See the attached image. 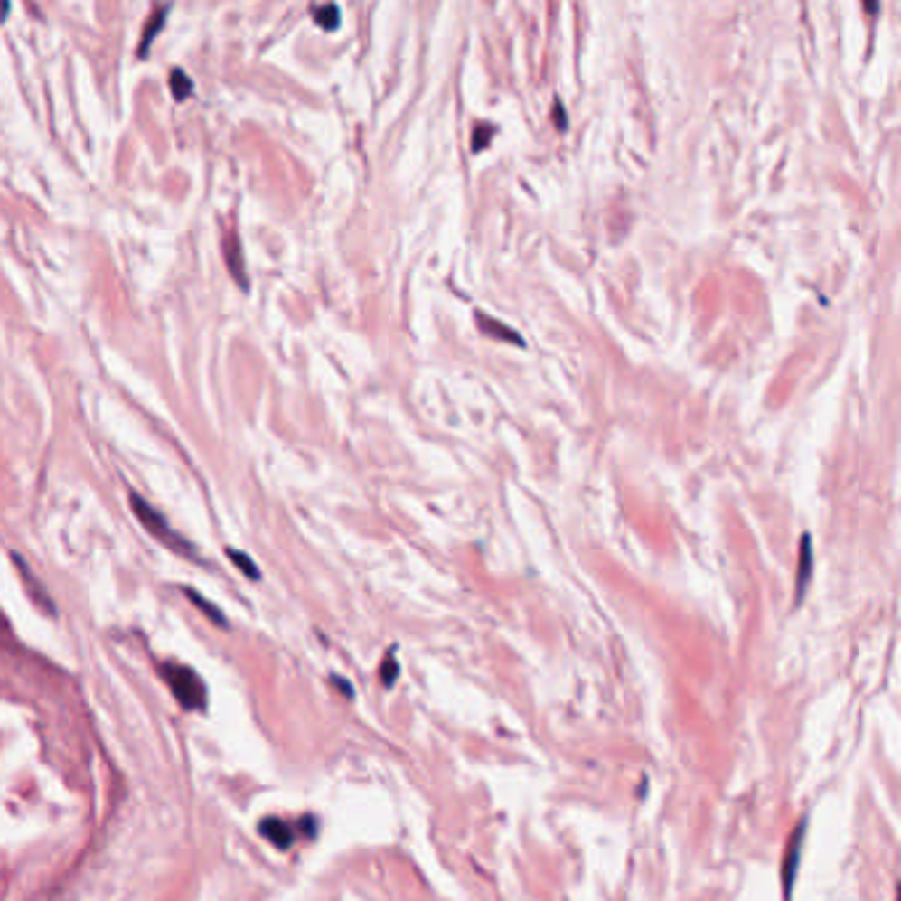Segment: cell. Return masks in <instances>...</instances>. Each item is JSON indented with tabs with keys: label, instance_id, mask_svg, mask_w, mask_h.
Listing matches in <instances>:
<instances>
[{
	"label": "cell",
	"instance_id": "cell-1",
	"mask_svg": "<svg viewBox=\"0 0 901 901\" xmlns=\"http://www.w3.org/2000/svg\"><path fill=\"white\" fill-rule=\"evenodd\" d=\"M162 677L167 680L170 690L185 711L207 709V688L193 669H188L183 663H162Z\"/></svg>",
	"mask_w": 901,
	"mask_h": 901
},
{
	"label": "cell",
	"instance_id": "cell-2",
	"mask_svg": "<svg viewBox=\"0 0 901 901\" xmlns=\"http://www.w3.org/2000/svg\"><path fill=\"white\" fill-rule=\"evenodd\" d=\"M130 505H133V511H136V516H138V521L148 529V534H154L162 545H167V548H173L174 553H180V555H185V558H193L196 555V550L177 534V531H173L170 529V523H167V519L151 505V502H145L140 494H130Z\"/></svg>",
	"mask_w": 901,
	"mask_h": 901
},
{
	"label": "cell",
	"instance_id": "cell-3",
	"mask_svg": "<svg viewBox=\"0 0 901 901\" xmlns=\"http://www.w3.org/2000/svg\"><path fill=\"white\" fill-rule=\"evenodd\" d=\"M222 249H225V262L230 267V276L236 277L246 288V265H243V249H241V239L236 230L225 233V241H222Z\"/></svg>",
	"mask_w": 901,
	"mask_h": 901
},
{
	"label": "cell",
	"instance_id": "cell-4",
	"mask_svg": "<svg viewBox=\"0 0 901 901\" xmlns=\"http://www.w3.org/2000/svg\"><path fill=\"white\" fill-rule=\"evenodd\" d=\"M259 832H262L270 843H276L277 849H288V846L294 843V832H291V828H288L283 820H276V817L262 820V822H259Z\"/></svg>",
	"mask_w": 901,
	"mask_h": 901
},
{
	"label": "cell",
	"instance_id": "cell-5",
	"mask_svg": "<svg viewBox=\"0 0 901 901\" xmlns=\"http://www.w3.org/2000/svg\"><path fill=\"white\" fill-rule=\"evenodd\" d=\"M167 14H170V5H159V8H156L151 16H148V24H145V30H143V37H140V56H145V53H148V48H151L154 37L162 33Z\"/></svg>",
	"mask_w": 901,
	"mask_h": 901
},
{
	"label": "cell",
	"instance_id": "cell-6",
	"mask_svg": "<svg viewBox=\"0 0 901 901\" xmlns=\"http://www.w3.org/2000/svg\"><path fill=\"white\" fill-rule=\"evenodd\" d=\"M170 90H173L174 101H185L193 96V80L183 70H173L170 74Z\"/></svg>",
	"mask_w": 901,
	"mask_h": 901
},
{
	"label": "cell",
	"instance_id": "cell-7",
	"mask_svg": "<svg viewBox=\"0 0 901 901\" xmlns=\"http://www.w3.org/2000/svg\"><path fill=\"white\" fill-rule=\"evenodd\" d=\"M185 595H188V600H191V603H193L199 611H204L211 622H217V626H225V616H222V611H220L217 605H211L207 597H202L196 589H185Z\"/></svg>",
	"mask_w": 901,
	"mask_h": 901
},
{
	"label": "cell",
	"instance_id": "cell-8",
	"mask_svg": "<svg viewBox=\"0 0 901 901\" xmlns=\"http://www.w3.org/2000/svg\"><path fill=\"white\" fill-rule=\"evenodd\" d=\"M314 22L323 27V30H336L339 27V22H342V11H339V5H320V8H314Z\"/></svg>",
	"mask_w": 901,
	"mask_h": 901
},
{
	"label": "cell",
	"instance_id": "cell-9",
	"mask_svg": "<svg viewBox=\"0 0 901 901\" xmlns=\"http://www.w3.org/2000/svg\"><path fill=\"white\" fill-rule=\"evenodd\" d=\"M228 558L241 568V574L243 577H249V579H259V568H257V563L249 558V555H243L241 550H233V548H228Z\"/></svg>",
	"mask_w": 901,
	"mask_h": 901
},
{
	"label": "cell",
	"instance_id": "cell-10",
	"mask_svg": "<svg viewBox=\"0 0 901 901\" xmlns=\"http://www.w3.org/2000/svg\"><path fill=\"white\" fill-rule=\"evenodd\" d=\"M494 133H497V127L492 122L476 125V130H474V151H484L486 145H489V140L494 138Z\"/></svg>",
	"mask_w": 901,
	"mask_h": 901
},
{
	"label": "cell",
	"instance_id": "cell-11",
	"mask_svg": "<svg viewBox=\"0 0 901 901\" xmlns=\"http://www.w3.org/2000/svg\"><path fill=\"white\" fill-rule=\"evenodd\" d=\"M476 323H479V325H482V328H484V331H489V333H508V336H511V339H513V342H516V344H523V339H521L519 333H513V331H508V328H505V325H492V323H489V320H486V314H476Z\"/></svg>",
	"mask_w": 901,
	"mask_h": 901
},
{
	"label": "cell",
	"instance_id": "cell-12",
	"mask_svg": "<svg viewBox=\"0 0 901 901\" xmlns=\"http://www.w3.org/2000/svg\"><path fill=\"white\" fill-rule=\"evenodd\" d=\"M806 574H809V537H803V553H801V587L806 585Z\"/></svg>",
	"mask_w": 901,
	"mask_h": 901
},
{
	"label": "cell",
	"instance_id": "cell-13",
	"mask_svg": "<svg viewBox=\"0 0 901 901\" xmlns=\"http://www.w3.org/2000/svg\"><path fill=\"white\" fill-rule=\"evenodd\" d=\"M555 125H558V130H566V125H568L566 108H563V104L558 99H555Z\"/></svg>",
	"mask_w": 901,
	"mask_h": 901
},
{
	"label": "cell",
	"instance_id": "cell-14",
	"mask_svg": "<svg viewBox=\"0 0 901 901\" xmlns=\"http://www.w3.org/2000/svg\"><path fill=\"white\" fill-rule=\"evenodd\" d=\"M391 674L397 677V663L389 661V663H386V674H383V682H386V685H391Z\"/></svg>",
	"mask_w": 901,
	"mask_h": 901
}]
</instances>
